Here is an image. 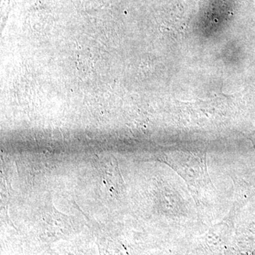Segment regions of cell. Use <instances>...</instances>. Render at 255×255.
I'll return each mask as SVG.
<instances>
[{
    "label": "cell",
    "instance_id": "obj_1",
    "mask_svg": "<svg viewBox=\"0 0 255 255\" xmlns=\"http://www.w3.org/2000/svg\"><path fill=\"white\" fill-rule=\"evenodd\" d=\"M253 142H254V143L255 145V134L254 137H253Z\"/></svg>",
    "mask_w": 255,
    "mask_h": 255
}]
</instances>
